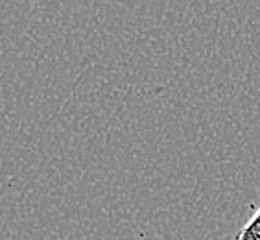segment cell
<instances>
[{"instance_id":"1","label":"cell","mask_w":260,"mask_h":240,"mask_svg":"<svg viewBox=\"0 0 260 240\" xmlns=\"http://www.w3.org/2000/svg\"><path fill=\"white\" fill-rule=\"evenodd\" d=\"M233 240H260V209L256 211L253 218L238 231V235Z\"/></svg>"}]
</instances>
